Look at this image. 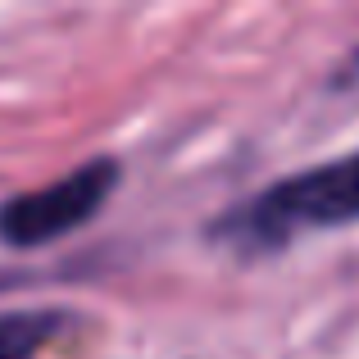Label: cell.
<instances>
[{"label": "cell", "mask_w": 359, "mask_h": 359, "mask_svg": "<svg viewBox=\"0 0 359 359\" xmlns=\"http://www.w3.org/2000/svg\"><path fill=\"white\" fill-rule=\"evenodd\" d=\"M355 219H359V150L269 182L264 191H255L250 201L223 214L210 228V237L228 241L241 255H264L291 245L305 232L346 228Z\"/></svg>", "instance_id": "cell-1"}, {"label": "cell", "mask_w": 359, "mask_h": 359, "mask_svg": "<svg viewBox=\"0 0 359 359\" xmlns=\"http://www.w3.org/2000/svg\"><path fill=\"white\" fill-rule=\"evenodd\" d=\"M114 187H118V159L100 155L64 173L60 182L41 187V191L9 196L0 205V241L14 250H36V245L69 237L82 223L96 219L100 205L114 196Z\"/></svg>", "instance_id": "cell-2"}, {"label": "cell", "mask_w": 359, "mask_h": 359, "mask_svg": "<svg viewBox=\"0 0 359 359\" xmlns=\"http://www.w3.org/2000/svg\"><path fill=\"white\" fill-rule=\"evenodd\" d=\"M69 323H73V314H64V309H14V314H0V359H32Z\"/></svg>", "instance_id": "cell-3"}, {"label": "cell", "mask_w": 359, "mask_h": 359, "mask_svg": "<svg viewBox=\"0 0 359 359\" xmlns=\"http://www.w3.org/2000/svg\"><path fill=\"white\" fill-rule=\"evenodd\" d=\"M332 87H359V46L351 55H346L341 64H337V78H332Z\"/></svg>", "instance_id": "cell-4"}]
</instances>
